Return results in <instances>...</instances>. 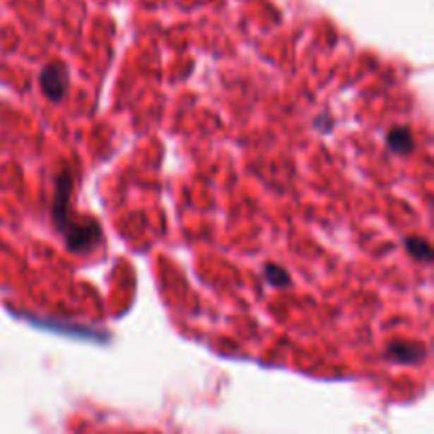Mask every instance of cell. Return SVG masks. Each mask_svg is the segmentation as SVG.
Segmentation results:
<instances>
[{"label":"cell","instance_id":"cell-2","mask_svg":"<svg viewBox=\"0 0 434 434\" xmlns=\"http://www.w3.org/2000/svg\"><path fill=\"white\" fill-rule=\"evenodd\" d=\"M40 87L44 95L53 102L61 100L68 91V72L59 64H51L40 72Z\"/></svg>","mask_w":434,"mask_h":434},{"label":"cell","instance_id":"cell-5","mask_svg":"<svg viewBox=\"0 0 434 434\" xmlns=\"http://www.w3.org/2000/svg\"><path fill=\"white\" fill-rule=\"evenodd\" d=\"M406 250H409L415 258H419V260H430V258H432V248H430V243H428L426 239H421V237H409V239H406Z\"/></svg>","mask_w":434,"mask_h":434},{"label":"cell","instance_id":"cell-3","mask_svg":"<svg viewBox=\"0 0 434 434\" xmlns=\"http://www.w3.org/2000/svg\"><path fill=\"white\" fill-rule=\"evenodd\" d=\"M421 345L417 343H394L387 347V356L394 358L396 362H415L421 358Z\"/></svg>","mask_w":434,"mask_h":434},{"label":"cell","instance_id":"cell-1","mask_svg":"<svg viewBox=\"0 0 434 434\" xmlns=\"http://www.w3.org/2000/svg\"><path fill=\"white\" fill-rule=\"evenodd\" d=\"M59 231L66 237V243L70 250L76 252H87L91 250L97 239H100V224L91 218H80V220H66Z\"/></svg>","mask_w":434,"mask_h":434},{"label":"cell","instance_id":"cell-6","mask_svg":"<svg viewBox=\"0 0 434 434\" xmlns=\"http://www.w3.org/2000/svg\"><path fill=\"white\" fill-rule=\"evenodd\" d=\"M265 275H267V279H269L271 286H286V284L290 282L288 273H286L284 269L275 267V265H267V267H265Z\"/></svg>","mask_w":434,"mask_h":434},{"label":"cell","instance_id":"cell-4","mask_svg":"<svg viewBox=\"0 0 434 434\" xmlns=\"http://www.w3.org/2000/svg\"><path fill=\"white\" fill-rule=\"evenodd\" d=\"M413 135L406 127H394L390 133H387V146L394 150V152H409L413 148Z\"/></svg>","mask_w":434,"mask_h":434}]
</instances>
